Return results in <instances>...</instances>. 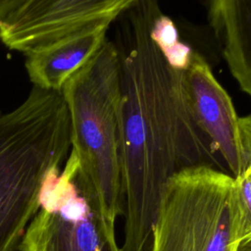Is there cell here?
Instances as JSON below:
<instances>
[{
	"instance_id": "277c9868",
	"label": "cell",
	"mask_w": 251,
	"mask_h": 251,
	"mask_svg": "<svg viewBox=\"0 0 251 251\" xmlns=\"http://www.w3.org/2000/svg\"><path fill=\"white\" fill-rule=\"evenodd\" d=\"M239 242L231 175L196 166L167 181L149 251H236Z\"/></svg>"
},
{
	"instance_id": "30bf717a",
	"label": "cell",
	"mask_w": 251,
	"mask_h": 251,
	"mask_svg": "<svg viewBox=\"0 0 251 251\" xmlns=\"http://www.w3.org/2000/svg\"><path fill=\"white\" fill-rule=\"evenodd\" d=\"M150 36L173 68L181 71L187 69L193 51L179 41L176 25L169 16L161 12L155 18Z\"/></svg>"
},
{
	"instance_id": "8992f818",
	"label": "cell",
	"mask_w": 251,
	"mask_h": 251,
	"mask_svg": "<svg viewBox=\"0 0 251 251\" xmlns=\"http://www.w3.org/2000/svg\"><path fill=\"white\" fill-rule=\"evenodd\" d=\"M133 0H20L0 19V39L26 56L109 26Z\"/></svg>"
},
{
	"instance_id": "7a4b0ae2",
	"label": "cell",
	"mask_w": 251,
	"mask_h": 251,
	"mask_svg": "<svg viewBox=\"0 0 251 251\" xmlns=\"http://www.w3.org/2000/svg\"><path fill=\"white\" fill-rule=\"evenodd\" d=\"M71 123L76 184L99 225L107 251H120L117 219L125 215L122 186L120 57L106 39L97 53L64 84Z\"/></svg>"
},
{
	"instance_id": "52a82bcc",
	"label": "cell",
	"mask_w": 251,
	"mask_h": 251,
	"mask_svg": "<svg viewBox=\"0 0 251 251\" xmlns=\"http://www.w3.org/2000/svg\"><path fill=\"white\" fill-rule=\"evenodd\" d=\"M184 79L196 124L235 177L245 168L246 158L239 117L230 96L214 75L206 59L195 51L184 71Z\"/></svg>"
},
{
	"instance_id": "9c48e42d",
	"label": "cell",
	"mask_w": 251,
	"mask_h": 251,
	"mask_svg": "<svg viewBox=\"0 0 251 251\" xmlns=\"http://www.w3.org/2000/svg\"><path fill=\"white\" fill-rule=\"evenodd\" d=\"M107 30L101 28L78 35L26 56L25 69L33 86L61 92L71 76L101 48Z\"/></svg>"
},
{
	"instance_id": "4fadbf2b",
	"label": "cell",
	"mask_w": 251,
	"mask_h": 251,
	"mask_svg": "<svg viewBox=\"0 0 251 251\" xmlns=\"http://www.w3.org/2000/svg\"><path fill=\"white\" fill-rule=\"evenodd\" d=\"M19 2L20 0H0V19L4 17Z\"/></svg>"
},
{
	"instance_id": "5b68a950",
	"label": "cell",
	"mask_w": 251,
	"mask_h": 251,
	"mask_svg": "<svg viewBox=\"0 0 251 251\" xmlns=\"http://www.w3.org/2000/svg\"><path fill=\"white\" fill-rule=\"evenodd\" d=\"M73 151L62 168L51 170L39 195V210L26 226L20 251H104L98 222L76 184Z\"/></svg>"
},
{
	"instance_id": "8fae6325",
	"label": "cell",
	"mask_w": 251,
	"mask_h": 251,
	"mask_svg": "<svg viewBox=\"0 0 251 251\" xmlns=\"http://www.w3.org/2000/svg\"><path fill=\"white\" fill-rule=\"evenodd\" d=\"M233 192L237 206L239 240L251 237V161L233 177ZM239 242V243H240Z\"/></svg>"
},
{
	"instance_id": "3957f363",
	"label": "cell",
	"mask_w": 251,
	"mask_h": 251,
	"mask_svg": "<svg viewBox=\"0 0 251 251\" xmlns=\"http://www.w3.org/2000/svg\"><path fill=\"white\" fill-rule=\"evenodd\" d=\"M71 123L59 91L33 86L16 108L0 110V251H20L39 210L48 173L71 152Z\"/></svg>"
},
{
	"instance_id": "6da1fadb",
	"label": "cell",
	"mask_w": 251,
	"mask_h": 251,
	"mask_svg": "<svg viewBox=\"0 0 251 251\" xmlns=\"http://www.w3.org/2000/svg\"><path fill=\"white\" fill-rule=\"evenodd\" d=\"M156 1L133 0L117 19L120 138L125 237L120 251H145L167 181L222 159L196 124L184 71L173 68L150 36L161 13Z\"/></svg>"
},
{
	"instance_id": "7c38bea8",
	"label": "cell",
	"mask_w": 251,
	"mask_h": 251,
	"mask_svg": "<svg viewBox=\"0 0 251 251\" xmlns=\"http://www.w3.org/2000/svg\"><path fill=\"white\" fill-rule=\"evenodd\" d=\"M239 128L247 164L251 161V114L239 118Z\"/></svg>"
},
{
	"instance_id": "ba28073f",
	"label": "cell",
	"mask_w": 251,
	"mask_h": 251,
	"mask_svg": "<svg viewBox=\"0 0 251 251\" xmlns=\"http://www.w3.org/2000/svg\"><path fill=\"white\" fill-rule=\"evenodd\" d=\"M207 18L230 74L251 97V0L209 1Z\"/></svg>"
},
{
	"instance_id": "5bb4252c",
	"label": "cell",
	"mask_w": 251,
	"mask_h": 251,
	"mask_svg": "<svg viewBox=\"0 0 251 251\" xmlns=\"http://www.w3.org/2000/svg\"><path fill=\"white\" fill-rule=\"evenodd\" d=\"M236 251H251V237L242 240L238 244Z\"/></svg>"
}]
</instances>
